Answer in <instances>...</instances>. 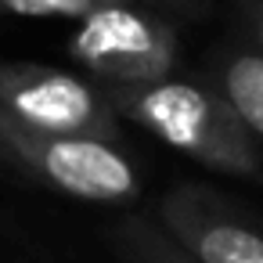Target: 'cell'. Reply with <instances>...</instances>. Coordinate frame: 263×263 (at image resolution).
I'll return each instance as SVG.
<instances>
[{
    "label": "cell",
    "instance_id": "1",
    "mask_svg": "<svg viewBox=\"0 0 263 263\" xmlns=\"http://www.w3.org/2000/svg\"><path fill=\"white\" fill-rule=\"evenodd\" d=\"M119 119L144 126L170 148L231 177H263V152L231 101L209 80L166 76L137 87H101Z\"/></svg>",
    "mask_w": 263,
    "mask_h": 263
},
{
    "label": "cell",
    "instance_id": "2",
    "mask_svg": "<svg viewBox=\"0 0 263 263\" xmlns=\"http://www.w3.org/2000/svg\"><path fill=\"white\" fill-rule=\"evenodd\" d=\"M69 51L94 76L98 87L155 83L177 76L180 65V40L173 18L159 15L141 0H116L80 18Z\"/></svg>",
    "mask_w": 263,
    "mask_h": 263
},
{
    "label": "cell",
    "instance_id": "3",
    "mask_svg": "<svg viewBox=\"0 0 263 263\" xmlns=\"http://www.w3.org/2000/svg\"><path fill=\"white\" fill-rule=\"evenodd\" d=\"M0 152L40 184L83 202H130L141 191L137 166L116 141L40 134L0 112Z\"/></svg>",
    "mask_w": 263,
    "mask_h": 263
},
{
    "label": "cell",
    "instance_id": "4",
    "mask_svg": "<svg viewBox=\"0 0 263 263\" xmlns=\"http://www.w3.org/2000/svg\"><path fill=\"white\" fill-rule=\"evenodd\" d=\"M0 112L40 134H72L119 144V116L105 90L65 69L36 62L0 65Z\"/></svg>",
    "mask_w": 263,
    "mask_h": 263
},
{
    "label": "cell",
    "instance_id": "5",
    "mask_svg": "<svg viewBox=\"0 0 263 263\" xmlns=\"http://www.w3.org/2000/svg\"><path fill=\"white\" fill-rule=\"evenodd\" d=\"M159 227L202 263H263V227L209 187L180 184L166 191Z\"/></svg>",
    "mask_w": 263,
    "mask_h": 263
},
{
    "label": "cell",
    "instance_id": "6",
    "mask_svg": "<svg viewBox=\"0 0 263 263\" xmlns=\"http://www.w3.org/2000/svg\"><path fill=\"white\" fill-rule=\"evenodd\" d=\"M238 112L249 137L263 152V54L245 40H231L213 58V80H209Z\"/></svg>",
    "mask_w": 263,
    "mask_h": 263
},
{
    "label": "cell",
    "instance_id": "7",
    "mask_svg": "<svg viewBox=\"0 0 263 263\" xmlns=\"http://www.w3.org/2000/svg\"><path fill=\"white\" fill-rule=\"evenodd\" d=\"M112 238H116V245L123 249V256L130 263H202L187 249H180L162 227H152L137 216L123 220Z\"/></svg>",
    "mask_w": 263,
    "mask_h": 263
},
{
    "label": "cell",
    "instance_id": "8",
    "mask_svg": "<svg viewBox=\"0 0 263 263\" xmlns=\"http://www.w3.org/2000/svg\"><path fill=\"white\" fill-rule=\"evenodd\" d=\"M116 0H0V8L18 18H87Z\"/></svg>",
    "mask_w": 263,
    "mask_h": 263
},
{
    "label": "cell",
    "instance_id": "9",
    "mask_svg": "<svg viewBox=\"0 0 263 263\" xmlns=\"http://www.w3.org/2000/svg\"><path fill=\"white\" fill-rule=\"evenodd\" d=\"M241 11V36L263 54V0H238Z\"/></svg>",
    "mask_w": 263,
    "mask_h": 263
},
{
    "label": "cell",
    "instance_id": "10",
    "mask_svg": "<svg viewBox=\"0 0 263 263\" xmlns=\"http://www.w3.org/2000/svg\"><path fill=\"white\" fill-rule=\"evenodd\" d=\"M166 18H198L209 11V0H141Z\"/></svg>",
    "mask_w": 263,
    "mask_h": 263
}]
</instances>
